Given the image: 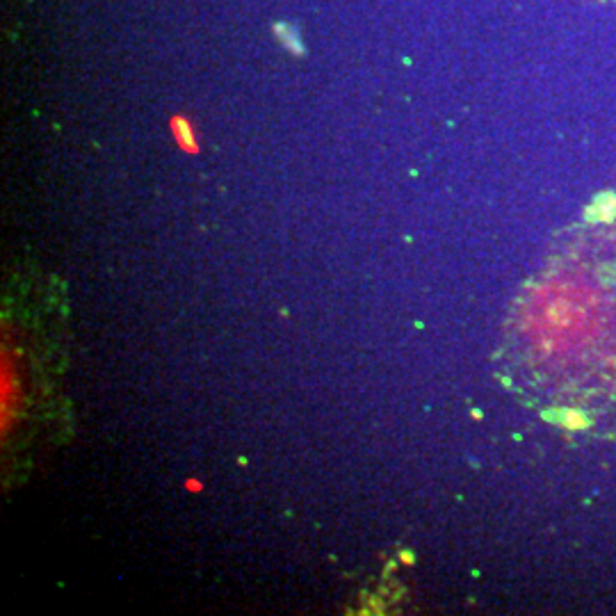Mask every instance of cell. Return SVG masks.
Listing matches in <instances>:
<instances>
[{"label": "cell", "mask_w": 616, "mask_h": 616, "mask_svg": "<svg viewBox=\"0 0 616 616\" xmlns=\"http://www.w3.org/2000/svg\"><path fill=\"white\" fill-rule=\"evenodd\" d=\"M185 488H187V491H194V493H199L201 488H203V484H201L199 479H185Z\"/></svg>", "instance_id": "1"}]
</instances>
